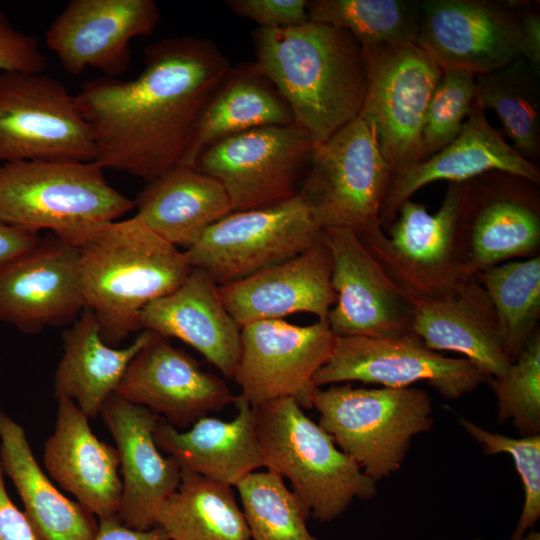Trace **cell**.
I'll return each mask as SVG.
<instances>
[{
    "label": "cell",
    "instance_id": "16",
    "mask_svg": "<svg viewBox=\"0 0 540 540\" xmlns=\"http://www.w3.org/2000/svg\"><path fill=\"white\" fill-rule=\"evenodd\" d=\"M442 70L488 74L521 51L511 0H421L415 42Z\"/></svg>",
    "mask_w": 540,
    "mask_h": 540
},
{
    "label": "cell",
    "instance_id": "6",
    "mask_svg": "<svg viewBox=\"0 0 540 540\" xmlns=\"http://www.w3.org/2000/svg\"><path fill=\"white\" fill-rule=\"evenodd\" d=\"M310 406L336 445L376 483L395 473L414 437L434 425L430 396L415 387L315 388Z\"/></svg>",
    "mask_w": 540,
    "mask_h": 540
},
{
    "label": "cell",
    "instance_id": "29",
    "mask_svg": "<svg viewBox=\"0 0 540 540\" xmlns=\"http://www.w3.org/2000/svg\"><path fill=\"white\" fill-rule=\"evenodd\" d=\"M154 335L142 330L127 347H112L103 340L95 315L85 307L63 332L54 396L73 401L88 418H96L115 393L132 359Z\"/></svg>",
    "mask_w": 540,
    "mask_h": 540
},
{
    "label": "cell",
    "instance_id": "17",
    "mask_svg": "<svg viewBox=\"0 0 540 540\" xmlns=\"http://www.w3.org/2000/svg\"><path fill=\"white\" fill-rule=\"evenodd\" d=\"M332 256L336 303L327 322L336 337H396L412 332L413 305L350 229H321Z\"/></svg>",
    "mask_w": 540,
    "mask_h": 540
},
{
    "label": "cell",
    "instance_id": "32",
    "mask_svg": "<svg viewBox=\"0 0 540 540\" xmlns=\"http://www.w3.org/2000/svg\"><path fill=\"white\" fill-rule=\"evenodd\" d=\"M155 525L169 540H250L234 487L186 470Z\"/></svg>",
    "mask_w": 540,
    "mask_h": 540
},
{
    "label": "cell",
    "instance_id": "33",
    "mask_svg": "<svg viewBox=\"0 0 540 540\" xmlns=\"http://www.w3.org/2000/svg\"><path fill=\"white\" fill-rule=\"evenodd\" d=\"M476 101L501 120L514 149L529 161L540 158V73L522 56L476 76Z\"/></svg>",
    "mask_w": 540,
    "mask_h": 540
},
{
    "label": "cell",
    "instance_id": "26",
    "mask_svg": "<svg viewBox=\"0 0 540 540\" xmlns=\"http://www.w3.org/2000/svg\"><path fill=\"white\" fill-rule=\"evenodd\" d=\"M140 324L142 330L183 341L224 376L234 377L241 328L224 306L218 284L204 270L193 268L177 289L150 302Z\"/></svg>",
    "mask_w": 540,
    "mask_h": 540
},
{
    "label": "cell",
    "instance_id": "37",
    "mask_svg": "<svg viewBox=\"0 0 540 540\" xmlns=\"http://www.w3.org/2000/svg\"><path fill=\"white\" fill-rule=\"evenodd\" d=\"M487 381L497 401V423L511 421L521 436L540 435V330L506 373Z\"/></svg>",
    "mask_w": 540,
    "mask_h": 540
},
{
    "label": "cell",
    "instance_id": "8",
    "mask_svg": "<svg viewBox=\"0 0 540 540\" xmlns=\"http://www.w3.org/2000/svg\"><path fill=\"white\" fill-rule=\"evenodd\" d=\"M395 175L373 127L359 115L314 144L298 195L320 229L341 227L358 235L380 225Z\"/></svg>",
    "mask_w": 540,
    "mask_h": 540
},
{
    "label": "cell",
    "instance_id": "15",
    "mask_svg": "<svg viewBox=\"0 0 540 540\" xmlns=\"http://www.w3.org/2000/svg\"><path fill=\"white\" fill-rule=\"evenodd\" d=\"M461 222L469 279L540 250V188L525 177L490 171L464 182Z\"/></svg>",
    "mask_w": 540,
    "mask_h": 540
},
{
    "label": "cell",
    "instance_id": "22",
    "mask_svg": "<svg viewBox=\"0 0 540 540\" xmlns=\"http://www.w3.org/2000/svg\"><path fill=\"white\" fill-rule=\"evenodd\" d=\"M331 274L332 256L320 238L299 255L246 278L218 285V291L240 328L300 312L324 321L337 299Z\"/></svg>",
    "mask_w": 540,
    "mask_h": 540
},
{
    "label": "cell",
    "instance_id": "25",
    "mask_svg": "<svg viewBox=\"0 0 540 540\" xmlns=\"http://www.w3.org/2000/svg\"><path fill=\"white\" fill-rule=\"evenodd\" d=\"M412 332L433 351L464 355L487 378L506 373L511 365L492 303L476 278L435 297L410 299Z\"/></svg>",
    "mask_w": 540,
    "mask_h": 540
},
{
    "label": "cell",
    "instance_id": "39",
    "mask_svg": "<svg viewBox=\"0 0 540 540\" xmlns=\"http://www.w3.org/2000/svg\"><path fill=\"white\" fill-rule=\"evenodd\" d=\"M460 425L483 449L485 455L509 454L521 478L524 503L510 540H519L540 518V435L513 438L460 419Z\"/></svg>",
    "mask_w": 540,
    "mask_h": 540
},
{
    "label": "cell",
    "instance_id": "34",
    "mask_svg": "<svg viewBox=\"0 0 540 540\" xmlns=\"http://www.w3.org/2000/svg\"><path fill=\"white\" fill-rule=\"evenodd\" d=\"M475 278L492 303L505 353L513 363L539 329L540 255L501 263Z\"/></svg>",
    "mask_w": 540,
    "mask_h": 540
},
{
    "label": "cell",
    "instance_id": "46",
    "mask_svg": "<svg viewBox=\"0 0 540 540\" xmlns=\"http://www.w3.org/2000/svg\"><path fill=\"white\" fill-rule=\"evenodd\" d=\"M519 540H540V533L536 530H529Z\"/></svg>",
    "mask_w": 540,
    "mask_h": 540
},
{
    "label": "cell",
    "instance_id": "14",
    "mask_svg": "<svg viewBox=\"0 0 540 540\" xmlns=\"http://www.w3.org/2000/svg\"><path fill=\"white\" fill-rule=\"evenodd\" d=\"M336 338L327 320L299 326L270 319L243 326L233 377L240 395L253 407L293 398L303 409L311 408L313 377L329 360Z\"/></svg>",
    "mask_w": 540,
    "mask_h": 540
},
{
    "label": "cell",
    "instance_id": "45",
    "mask_svg": "<svg viewBox=\"0 0 540 540\" xmlns=\"http://www.w3.org/2000/svg\"><path fill=\"white\" fill-rule=\"evenodd\" d=\"M92 540H169L157 525L138 530L124 525L118 516L100 519L97 532Z\"/></svg>",
    "mask_w": 540,
    "mask_h": 540
},
{
    "label": "cell",
    "instance_id": "7",
    "mask_svg": "<svg viewBox=\"0 0 540 540\" xmlns=\"http://www.w3.org/2000/svg\"><path fill=\"white\" fill-rule=\"evenodd\" d=\"M464 182H449L440 208L405 200L384 233L380 225L357 235L409 299L435 297L468 280L461 222Z\"/></svg>",
    "mask_w": 540,
    "mask_h": 540
},
{
    "label": "cell",
    "instance_id": "38",
    "mask_svg": "<svg viewBox=\"0 0 540 540\" xmlns=\"http://www.w3.org/2000/svg\"><path fill=\"white\" fill-rule=\"evenodd\" d=\"M475 100L474 74L461 70L442 71L423 123V160L443 149L459 134Z\"/></svg>",
    "mask_w": 540,
    "mask_h": 540
},
{
    "label": "cell",
    "instance_id": "40",
    "mask_svg": "<svg viewBox=\"0 0 540 540\" xmlns=\"http://www.w3.org/2000/svg\"><path fill=\"white\" fill-rule=\"evenodd\" d=\"M46 67L38 39L18 30L0 7V72L43 73Z\"/></svg>",
    "mask_w": 540,
    "mask_h": 540
},
{
    "label": "cell",
    "instance_id": "3",
    "mask_svg": "<svg viewBox=\"0 0 540 540\" xmlns=\"http://www.w3.org/2000/svg\"><path fill=\"white\" fill-rule=\"evenodd\" d=\"M78 249L85 307L95 315L103 340L112 347L142 330V310L177 289L193 269L184 251L135 216L104 224Z\"/></svg>",
    "mask_w": 540,
    "mask_h": 540
},
{
    "label": "cell",
    "instance_id": "43",
    "mask_svg": "<svg viewBox=\"0 0 540 540\" xmlns=\"http://www.w3.org/2000/svg\"><path fill=\"white\" fill-rule=\"evenodd\" d=\"M0 465V540H37L23 511L10 499Z\"/></svg>",
    "mask_w": 540,
    "mask_h": 540
},
{
    "label": "cell",
    "instance_id": "13",
    "mask_svg": "<svg viewBox=\"0 0 540 540\" xmlns=\"http://www.w3.org/2000/svg\"><path fill=\"white\" fill-rule=\"evenodd\" d=\"M486 381L472 362L431 350L413 332L337 337L329 360L313 377L316 388L350 382L401 388L425 382L446 400L469 394Z\"/></svg>",
    "mask_w": 540,
    "mask_h": 540
},
{
    "label": "cell",
    "instance_id": "27",
    "mask_svg": "<svg viewBox=\"0 0 540 540\" xmlns=\"http://www.w3.org/2000/svg\"><path fill=\"white\" fill-rule=\"evenodd\" d=\"M232 420L204 416L185 430L160 418L154 431L159 449L190 471L236 487L250 473L263 468L253 406L236 395Z\"/></svg>",
    "mask_w": 540,
    "mask_h": 540
},
{
    "label": "cell",
    "instance_id": "28",
    "mask_svg": "<svg viewBox=\"0 0 540 540\" xmlns=\"http://www.w3.org/2000/svg\"><path fill=\"white\" fill-rule=\"evenodd\" d=\"M137 217L166 242L184 250L233 212L222 184L196 167L179 165L147 182L134 200Z\"/></svg>",
    "mask_w": 540,
    "mask_h": 540
},
{
    "label": "cell",
    "instance_id": "12",
    "mask_svg": "<svg viewBox=\"0 0 540 540\" xmlns=\"http://www.w3.org/2000/svg\"><path fill=\"white\" fill-rule=\"evenodd\" d=\"M313 146L295 124L263 126L214 143L195 167L222 184L233 212L257 209L298 195Z\"/></svg>",
    "mask_w": 540,
    "mask_h": 540
},
{
    "label": "cell",
    "instance_id": "20",
    "mask_svg": "<svg viewBox=\"0 0 540 540\" xmlns=\"http://www.w3.org/2000/svg\"><path fill=\"white\" fill-rule=\"evenodd\" d=\"M79 249L52 236L0 268V321L26 334L73 323L85 308Z\"/></svg>",
    "mask_w": 540,
    "mask_h": 540
},
{
    "label": "cell",
    "instance_id": "5",
    "mask_svg": "<svg viewBox=\"0 0 540 540\" xmlns=\"http://www.w3.org/2000/svg\"><path fill=\"white\" fill-rule=\"evenodd\" d=\"M97 162L21 160L0 164V220L50 230L79 247L94 231L134 208Z\"/></svg>",
    "mask_w": 540,
    "mask_h": 540
},
{
    "label": "cell",
    "instance_id": "21",
    "mask_svg": "<svg viewBox=\"0 0 540 540\" xmlns=\"http://www.w3.org/2000/svg\"><path fill=\"white\" fill-rule=\"evenodd\" d=\"M100 415L112 435L120 458L122 495L118 517L127 527L146 530L155 526L162 503L181 478V468L164 456L154 431L160 416L115 393L104 403Z\"/></svg>",
    "mask_w": 540,
    "mask_h": 540
},
{
    "label": "cell",
    "instance_id": "18",
    "mask_svg": "<svg viewBox=\"0 0 540 540\" xmlns=\"http://www.w3.org/2000/svg\"><path fill=\"white\" fill-rule=\"evenodd\" d=\"M159 19L153 0H71L48 27L46 45L71 75L91 68L116 78L130 65L131 41Z\"/></svg>",
    "mask_w": 540,
    "mask_h": 540
},
{
    "label": "cell",
    "instance_id": "35",
    "mask_svg": "<svg viewBox=\"0 0 540 540\" xmlns=\"http://www.w3.org/2000/svg\"><path fill=\"white\" fill-rule=\"evenodd\" d=\"M309 20L348 31L362 47L415 43L421 0H311Z\"/></svg>",
    "mask_w": 540,
    "mask_h": 540
},
{
    "label": "cell",
    "instance_id": "23",
    "mask_svg": "<svg viewBox=\"0 0 540 540\" xmlns=\"http://www.w3.org/2000/svg\"><path fill=\"white\" fill-rule=\"evenodd\" d=\"M490 171H505L540 184L537 163L524 158L488 121L475 100L459 134L443 149L411 169L395 175L379 221L383 231L396 218L400 205L435 181L465 182Z\"/></svg>",
    "mask_w": 540,
    "mask_h": 540
},
{
    "label": "cell",
    "instance_id": "2",
    "mask_svg": "<svg viewBox=\"0 0 540 540\" xmlns=\"http://www.w3.org/2000/svg\"><path fill=\"white\" fill-rule=\"evenodd\" d=\"M253 40L255 65L314 144L360 115L367 68L362 46L348 31L309 21L281 29L258 28Z\"/></svg>",
    "mask_w": 540,
    "mask_h": 540
},
{
    "label": "cell",
    "instance_id": "19",
    "mask_svg": "<svg viewBox=\"0 0 540 540\" xmlns=\"http://www.w3.org/2000/svg\"><path fill=\"white\" fill-rule=\"evenodd\" d=\"M115 394L163 415L177 429L220 412L236 397L224 379L156 333L132 359Z\"/></svg>",
    "mask_w": 540,
    "mask_h": 540
},
{
    "label": "cell",
    "instance_id": "24",
    "mask_svg": "<svg viewBox=\"0 0 540 540\" xmlns=\"http://www.w3.org/2000/svg\"><path fill=\"white\" fill-rule=\"evenodd\" d=\"M57 403L54 432L43 450L49 477L99 520L118 516L122 481L116 447L94 434L73 401L61 397Z\"/></svg>",
    "mask_w": 540,
    "mask_h": 540
},
{
    "label": "cell",
    "instance_id": "1",
    "mask_svg": "<svg viewBox=\"0 0 540 540\" xmlns=\"http://www.w3.org/2000/svg\"><path fill=\"white\" fill-rule=\"evenodd\" d=\"M132 80L102 77L75 95L95 162L147 182L181 165L206 101L231 69L211 41L169 37L144 51Z\"/></svg>",
    "mask_w": 540,
    "mask_h": 540
},
{
    "label": "cell",
    "instance_id": "44",
    "mask_svg": "<svg viewBox=\"0 0 540 540\" xmlns=\"http://www.w3.org/2000/svg\"><path fill=\"white\" fill-rule=\"evenodd\" d=\"M41 240L39 231L0 220V268L36 247Z\"/></svg>",
    "mask_w": 540,
    "mask_h": 540
},
{
    "label": "cell",
    "instance_id": "36",
    "mask_svg": "<svg viewBox=\"0 0 540 540\" xmlns=\"http://www.w3.org/2000/svg\"><path fill=\"white\" fill-rule=\"evenodd\" d=\"M235 488L250 540H317L307 526L308 509L280 475L257 470Z\"/></svg>",
    "mask_w": 540,
    "mask_h": 540
},
{
    "label": "cell",
    "instance_id": "10",
    "mask_svg": "<svg viewBox=\"0 0 540 540\" xmlns=\"http://www.w3.org/2000/svg\"><path fill=\"white\" fill-rule=\"evenodd\" d=\"M75 95L43 73L0 72V162L95 161Z\"/></svg>",
    "mask_w": 540,
    "mask_h": 540
},
{
    "label": "cell",
    "instance_id": "4",
    "mask_svg": "<svg viewBox=\"0 0 540 540\" xmlns=\"http://www.w3.org/2000/svg\"><path fill=\"white\" fill-rule=\"evenodd\" d=\"M253 408L263 468L289 481L314 520L331 522L355 499L377 495V483L295 399H276Z\"/></svg>",
    "mask_w": 540,
    "mask_h": 540
},
{
    "label": "cell",
    "instance_id": "9",
    "mask_svg": "<svg viewBox=\"0 0 540 540\" xmlns=\"http://www.w3.org/2000/svg\"><path fill=\"white\" fill-rule=\"evenodd\" d=\"M362 48L367 89L360 116L373 127L395 174H401L423 161V123L443 70L416 43Z\"/></svg>",
    "mask_w": 540,
    "mask_h": 540
},
{
    "label": "cell",
    "instance_id": "31",
    "mask_svg": "<svg viewBox=\"0 0 540 540\" xmlns=\"http://www.w3.org/2000/svg\"><path fill=\"white\" fill-rule=\"evenodd\" d=\"M292 124L288 104L255 63L231 67L203 106L181 165L195 167L204 150L229 136Z\"/></svg>",
    "mask_w": 540,
    "mask_h": 540
},
{
    "label": "cell",
    "instance_id": "42",
    "mask_svg": "<svg viewBox=\"0 0 540 540\" xmlns=\"http://www.w3.org/2000/svg\"><path fill=\"white\" fill-rule=\"evenodd\" d=\"M521 28L520 56L540 73V5L537 1L511 0Z\"/></svg>",
    "mask_w": 540,
    "mask_h": 540
},
{
    "label": "cell",
    "instance_id": "41",
    "mask_svg": "<svg viewBox=\"0 0 540 540\" xmlns=\"http://www.w3.org/2000/svg\"><path fill=\"white\" fill-rule=\"evenodd\" d=\"M236 15L252 20L264 29L295 27L309 22L306 0H230Z\"/></svg>",
    "mask_w": 540,
    "mask_h": 540
},
{
    "label": "cell",
    "instance_id": "47",
    "mask_svg": "<svg viewBox=\"0 0 540 540\" xmlns=\"http://www.w3.org/2000/svg\"><path fill=\"white\" fill-rule=\"evenodd\" d=\"M476 540H480V539H476Z\"/></svg>",
    "mask_w": 540,
    "mask_h": 540
},
{
    "label": "cell",
    "instance_id": "11",
    "mask_svg": "<svg viewBox=\"0 0 540 540\" xmlns=\"http://www.w3.org/2000/svg\"><path fill=\"white\" fill-rule=\"evenodd\" d=\"M320 238L321 229L297 195L228 214L206 229L184 254L193 268L204 270L221 285L287 261Z\"/></svg>",
    "mask_w": 540,
    "mask_h": 540
},
{
    "label": "cell",
    "instance_id": "30",
    "mask_svg": "<svg viewBox=\"0 0 540 540\" xmlns=\"http://www.w3.org/2000/svg\"><path fill=\"white\" fill-rule=\"evenodd\" d=\"M0 465L13 482L37 540H92L98 523L64 496L36 460L24 428L0 410Z\"/></svg>",
    "mask_w": 540,
    "mask_h": 540
}]
</instances>
